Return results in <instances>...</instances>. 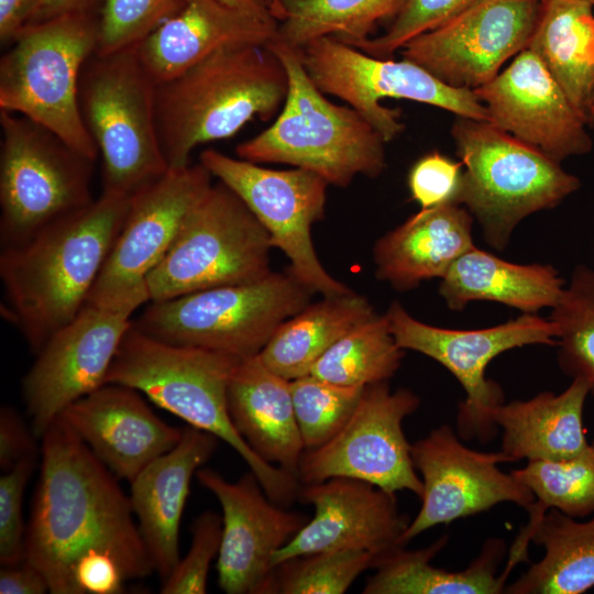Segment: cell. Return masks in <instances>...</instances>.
Returning a JSON list of instances; mask_svg holds the SVG:
<instances>
[{
  "label": "cell",
  "instance_id": "6da1fadb",
  "mask_svg": "<svg viewBox=\"0 0 594 594\" xmlns=\"http://www.w3.org/2000/svg\"><path fill=\"white\" fill-rule=\"evenodd\" d=\"M41 473L25 532V559L52 594H77L89 560L110 557L127 580L154 571L118 477L61 417L41 438Z\"/></svg>",
  "mask_w": 594,
  "mask_h": 594
},
{
  "label": "cell",
  "instance_id": "7a4b0ae2",
  "mask_svg": "<svg viewBox=\"0 0 594 594\" xmlns=\"http://www.w3.org/2000/svg\"><path fill=\"white\" fill-rule=\"evenodd\" d=\"M130 197L102 190L88 206L4 246L0 278L10 316L34 353L87 304L124 223Z\"/></svg>",
  "mask_w": 594,
  "mask_h": 594
},
{
  "label": "cell",
  "instance_id": "3957f363",
  "mask_svg": "<svg viewBox=\"0 0 594 594\" xmlns=\"http://www.w3.org/2000/svg\"><path fill=\"white\" fill-rule=\"evenodd\" d=\"M288 90L286 70L267 45L223 47L155 88V120L168 169L188 165L201 144L271 120Z\"/></svg>",
  "mask_w": 594,
  "mask_h": 594
},
{
  "label": "cell",
  "instance_id": "277c9868",
  "mask_svg": "<svg viewBox=\"0 0 594 594\" xmlns=\"http://www.w3.org/2000/svg\"><path fill=\"white\" fill-rule=\"evenodd\" d=\"M239 360L158 341L132 321L105 384L134 388L189 426L228 443L255 474L270 499L287 507L298 498V477L262 460L240 436L229 414L228 386Z\"/></svg>",
  "mask_w": 594,
  "mask_h": 594
},
{
  "label": "cell",
  "instance_id": "5b68a950",
  "mask_svg": "<svg viewBox=\"0 0 594 594\" xmlns=\"http://www.w3.org/2000/svg\"><path fill=\"white\" fill-rule=\"evenodd\" d=\"M267 46L286 70L287 96L275 121L240 143L237 156L256 164H287L337 187H348L358 175L380 176L386 167L383 136L356 110L324 96L297 48L277 38Z\"/></svg>",
  "mask_w": 594,
  "mask_h": 594
},
{
  "label": "cell",
  "instance_id": "8992f818",
  "mask_svg": "<svg viewBox=\"0 0 594 594\" xmlns=\"http://www.w3.org/2000/svg\"><path fill=\"white\" fill-rule=\"evenodd\" d=\"M451 134L464 167L459 205L496 250L507 246L522 219L554 208L581 186L561 163L487 120L457 117Z\"/></svg>",
  "mask_w": 594,
  "mask_h": 594
},
{
  "label": "cell",
  "instance_id": "52a82bcc",
  "mask_svg": "<svg viewBox=\"0 0 594 594\" xmlns=\"http://www.w3.org/2000/svg\"><path fill=\"white\" fill-rule=\"evenodd\" d=\"M98 40L99 10L73 12L25 25L0 58V110L44 125L95 161L78 90Z\"/></svg>",
  "mask_w": 594,
  "mask_h": 594
},
{
  "label": "cell",
  "instance_id": "ba28073f",
  "mask_svg": "<svg viewBox=\"0 0 594 594\" xmlns=\"http://www.w3.org/2000/svg\"><path fill=\"white\" fill-rule=\"evenodd\" d=\"M155 88L134 48L95 52L84 65L79 110L102 160V190L132 196L168 170L156 128Z\"/></svg>",
  "mask_w": 594,
  "mask_h": 594
},
{
  "label": "cell",
  "instance_id": "9c48e42d",
  "mask_svg": "<svg viewBox=\"0 0 594 594\" xmlns=\"http://www.w3.org/2000/svg\"><path fill=\"white\" fill-rule=\"evenodd\" d=\"M312 292L289 271L255 282L151 301L133 324L168 344L239 359L258 354L276 329L310 304Z\"/></svg>",
  "mask_w": 594,
  "mask_h": 594
},
{
  "label": "cell",
  "instance_id": "30bf717a",
  "mask_svg": "<svg viewBox=\"0 0 594 594\" xmlns=\"http://www.w3.org/2000/svg\"><path fill=\"white\" fill-rule=\"evenodd\" d=\"M0 238L25 242L48 224L94 201L95 160L58 134L0 110Z\"/></svg>",
  "mask_w": 594,
  "mask_h": 594
},
{
  "label": "cell",
  "instance_id": "8fae6325",
  "mask_svg": "<svg viewBox=\"0 0 594 594\" xmlns=\"http://www.w3.org/2000/svg\"><path fill=\"white\" fill-rule=\"evenodd\" d=\"M271 249L267 231L239 196L212 184L147 275L150 301L264 278L272 273Z\"/></svg>",
  "mask_w": 594,
  "mask_h": 594
},
{
  "label": "cell",
  "instance_id": "7c38bea8",
  "mask_svg": "<svg viewBox=\"0 0 594 594\" xmlns=\"http://www.w3.org/2000/svg\"><path fill=\"white\" fill-rule=\"evenodd\" d=\"M312 82L324 94L345 101L386 142L404 130L397 110L384 98L433 106L457 117L487 120L488 113L473 90L453 88L418 64L403 58L371 56L334 37H321L297 48Z\"/></svg>",
  "mask_w": 594,
  "mask_h": 594
},
{
  "label": "cell",
  "instance_id": "4fadbf2b",
  "mask_svg": "<svg viewBox=\"0 0 594 594\" xmlns=\"http://www.w3.org/2000/svg\"><path fill=\"white\" fill-rule=\"evenodd\" d=\"M199 163L246 205L301 284L322 297L352 292L323 267L311 238L312 226L324 216L329 184L323 178L301 168H267L215 148L205 150Z\"/></svg>",
  "mask_w": 594,
  "mask_h": 594
},
{
  "label": "cell",
  "instance_id": "5bb4252c",
  "mask_svg": "<svg viewBox=\"0 0 594 594\" xmlns=\"http://www.w3.org/2000/svg\"><path fill=\"white\" fill-rule=\"evenodd\" d=\"M391 331L403 350L419 352L444 366L461 384L465 399L459 406L458 427L463 438L491 437L492 413L504 403L498 384L486 378L487 365L499 354L532 344L556 345L557 329L536 314L494 327L447 329L414 318L400 302L386 311Z\"/></svg>",
  "mask_w": 594,
  "mask_h": 594
},
{
  "label": "cell",
  "instance_id": "9a60e30c",
  "mask_svg": "<svg viewBox=\"0 0 594 594\" xmlns=\"http://www.w3.org/2000/svg\"><path fill=\"white\" fill-rule=\"evenodd\" d=\"M419 406V397L408 388L393 392L388 382L365 386L341 430L324 444L302 453L299 482L352 477L393 494L409 491L420 498L422 481L403 429L404 419Z\"/></svg>",
  "mask_w": 594,
  "mask_h": 594
},
{
  "label": "cell",
  "instance_id": "2e32d148",
  "mask_svg": "<svg viewBox=\"0 0 594 594\" xmlns=\"http://www.w3.org/2000/svg\"><path fill=\"white\" fill-rule=\"evenodd\" d=\"M201 164L168 169L130 197L119 235L88 304L132 308L150 300L146 277L174 243L188 212L212 185Z\"/></svg>",
  "mask_w": 594,
  "mask_h": 594
},
{
  "label": "cell",
  "instance_id": "e0dca14e",
  "mask_svg": "<svg viewBox=\"0 0 594 594\" xmlns=\"http://www.w3.org/2000/svg\"><path fill=\"white\" fill-rule=\"evenodd\" d=\"M541 0H475L403 48L404 58L446 85L475 90L528 47Z\"/></svg>",
  "mask_w": 594,
  "mask_h": 594
},
{
  "label": "cell",
  "instance_id": "ac0fdd59",
  "mask_svg": "<svg viewBox=\"0 0 594 594\" xmlns=\"http://www.w3.org/2000/svg\"><path fill=\"white\" fill-rule=\"evenodd\" d=\"M411 458L421 474V506L402 535L406 546L424 531L514 503L530 510L531 491L497 464L510 462L502 451L481 452L464 446L452 427L441 425L411 444Z\"/></svg>",
  "mask_w": 594,
  "mask_h": 594
},
{
  "label": "cell",
  "instance_id": "d6986e66",
  "mask_svg": "<svg viewBox=\"0 0 594 594\" xmlns=\"http://www.w3.org/2000/svg\"><path fill=\"white\" fill-rule=\"evenodd\" d=\"M134 311L87 302L38 350L22 382L31 429L37 438L68 405L105 384Z\"/></svg>",
  "mask_w": 594,
  "mask_h": 594
},
{
  "label": "cell",
  "instance_id": "ffe728a7",
  "mask_svg": "<svg viewBox=\"0 0 594 594\" xmlns=\"http://www.w3.org/2000/svg\"><path fill=\"white\" fill-rule=\"evenodd\" d=\"M196 476L222 509L217 560L220 588L227 594H265L274 554L305 526L308 516L270 499L252 471L237 482L207 468Z\"/></svg>",
  "mask_w": 594,
  "mask_h": 594
},
{
  "label": "cell",
  "instance_id": "44dd1931",
  "mask_svg": "<svg viewBox=\"0 0 594 594\" xmlns=\"http://www.w3.org/2000/svg\"><path fill=\"white\" fill-rule=\"evenodd\" d=\"M474 92L491 123L559 163L593 147L587 123L528 47Z\"/></svg>",
  "mask_w": 594,
  "mask_h": 594
},
{
  "label": "cell",
  "instance_id": "7402d4cb",
  "mask_svg": "<svg viewBox=\"0 0 594 594\" xmlns=\"http://www.w3.org/2000/svg\"><path fill=\"white\" fill-rule=\"evenodd\" d=\"M298 499L315 515L273 558L287 559L327 550L356 549L377 559L402 546L410 520L400 514L395 494L352 477H331L300 486Z\"/></svg>",
  "mask_w": 594,
  "mask_h": 594
},
{
  "label": "cell",
  "instance_id": "603a6c76",
  "mask_svg": "<svg viewBox=\"0 0 594 594\" xmlns=\"http://www.w3.org/2000/svg\"><path fill=\"white\" fill-rule=\"evenodd\" d=\"M58 417L118 479L130 483L183 435L156 416L139 391L114 383L72 403Z\"/></svg>",
  "mask_w": 594,
  "mask_h": 594
},
{
  "label": "cell",
  "instance_id": "cb8c5ba5",
  "mask_svg": "<svg viewBox=\"0 0 594 594\" xmlns=\"http://www.w3.org/2000/svg\"><path fill=\"white\" fill-rule=\"evenodd\" d=\"M277 21H266L221 0H184L180 9L135 47L157 85L212 53L233 45H267L277 37Z\"/></svg>",
  "mask_w": 594,
  "mask_h": 594
},
{
  "label": "cell",
  "instance_id": "d4e9b609",
  "mask_svg": "<svg viewBox=\"0 0 594 594\" xmlns=\"http://www.w3.org/2000/svg\"><path fill=\"white\" fill-rule=\"evenodd\" d=\"M219 439L195 427L130 484V502L154 571L165 580L180 559L179 527L193 475L212 457Z\"/></svg>",
  "mask_w": 594,
  "mask_h": 594
},
{
  "label": "cell",
  "instance_id": "484cf974",
  "mask_svg": "<svg viewBox=\"0 0 594 594\" xmlns=\"http://www.w3.org/2000/svg\"><path fill=\"white\" fill-rule=\"evenodd\" d=\"M228 408L235 429L262 460L298 477L305 447L288 380L258 354L240 359L228 386Z\"/></svg>",
  "mask_w": 594,
  "mask_h": 594
},
{
  "label": "cell",
  "instance_id": "4316f807",
  "mask_svg": "<svg viewBox=\"0 0 594 594\" xmlns=\"http://www.w3.org/2000/svg\"><path fill=\"white\" fill-rule=\"evenodd\" d=\"M472 223V215L461 205L420 209L375 243L376 277L399 292L441 279L474 246Z\"/></svg>",
  "mask_w": 594,
  "mask_h": 594
},
{
  "label": "cell",
  "instance_id": "83f0119b",
  "mask_svg": "<svg viewBox=\"0 0 594 594\" xmlns=\"http://www.w3.org/2000/svg\"><path fill=\"white\" fill-rule=\"evenodd\" d=\"M590 384L573 377L560 394L542 392L528 400L501 404L492 421L503 430L502 452L510 462L526 459L566 460L582 454L590 443L583 426Z\"/></svg>",
  "mask_w": 594,
  "mask_h": 594
},
{
  "label": "cell",
  "instance_id": "f1b7e54d",
  "mask_svg": "<svg viewBox=\"0 0 594 594\" xmlns=\"http://www.w3.org/2000/svg\"><path fill=\"white\" fill-rule=\"evenodd\" d=\"M565 284L549 264L512 263L474 245L441 278L439 294L451 310H462L471 301L487 300L536 314L553 308Z\"/></svg>",
  "mask_w": 594,
  "mask_h": 594
},
{
  "label": "cell",
  "instance_id": "f546056e",
  "mask_svg": "<svg viewBox=\"0 0 594 594\" xmlns=\"http://www.w3.org/2000/svg\"><path fill=\"white\" fill-rule=\"evenodd\" d=\"M544 554L508 586V594H582L594 586V516L579 521L550 508L517 536L509 558L527 560L528 543Z\"/></svg>",
  "mask_w": 594,
  "mask_h": 594
},
{
  "label": "cell",
  "instance_id": "4dcf8cb0",
  "mask_svg": "<svg viewBox=\"0 0 594 594\" xmlns=\"http://www.w3.org/2000/svg\"><path fill=\"white\" fill-rule=\"evenodd\" d=\"M448 542L442 536L426 548L407 550L398 546L380 557L363 594H498L504 593L508 578L497 575L505 553V542L490 538L481 553L461 571L436 568L430 562Z\"/></svg>",
  "mask_w": 594,
  "mask_h": 594
},
{
  "label": "cell",
  "instance_id": "1f68e13d",
  "mask_svg": "<svg viewBox=\"0 0 594 594\" xmlns=\"http://www.w3.org/2000/svg\"><path fill=\"white\" fill-rule=\"evenodd\" d=\"M588 0H544L529 42L587 123L594 101V14Z\"/></svg>",
  "mask_w": 594,
  "mask_h": 594
},
{
  "label": "cell",
  "instance_id": "d6a6232c",
  "mask_svg": "<svg viewBox=\"0 0 594 594\" xmlns=\"http://www.w3.org/2000/svg\"><path fill=\"white\" fill-rule=\"evenodd\" d=\"M375 315L367 298L353 292L323 296L284 321L258 355L288 381L308 375L340 338Z\"/></svg>",
  "mask_w": 594,
  "mask_h": 594
},
{
  "label": "cell",
  "instance_id": "836d02e7",
  "mask_svg": "<svg viewBox=\"0 0 594 594\" xmlns=\"http://www.w3.org/2000/svg\"><path fill=\"white\" fill-rule=\"evenodd\" d=\"M285 18L277 40L294 48L334 37L354 44L371 37L378 23L393 20L405 0H282Z\"/></svg>",
  "mask_w": 594,
  "mask_h": 594
},
{
  "label": "cell",
  "instance_id": "e575fe53",
  "mask_svg": "<svg viewBox=\"0 0 594 594\" xmlns=\"http://www.w3.org/2000/svg\"><path fill=\"white\" fill-rule=\"evenodd\" d=\"M404 354L386 315H375L340 338L309 374L338 385L365 387L388 382Z\"/></svg>",
  "mask_w": 594,
  "mask_h": 594
},
{
  "label": "cell",
  "instance_id": "d590c367",
  "mask_svg": "<svg viewBox=\"0 0 594 594\" xmlns=\"http://www.w3.org/2000/svg\"><path fill=\"white\" fill-rule=\"evenodd\" d=\"M512 474L535 496L527 526L548 509L582 518L594 514V440L585 452L566 460H532Z\"/></svg>",
  "mask_w": 594,
  "mask_h": 594
},
{
  "label": "cell",
  "instance_id": "8d00e7d4",
  "mask_svg": "<svg viewBox=\"0 0 594 594\" xmlns=\"http://www.w3.org/2000/svg\"><path fill=\"white\" fill-rule=\"evenodd\" d=\"M549 319L557 329L561 370L590 384L594 400V268L578 265Z\"/></svg>",
  "mask_w": 594,
  "mask_h": 594
},
{
  "label": "cell",
  "instance_id": "74e56055",
  "mask_svg": "<svg viewBox=\"0 0 594 594\" xmlns=\"http://www.w3.org/2000/svg\"><path fill=\"white\" fill-rule=\"evenodd\" d=\"M376 560L356 549L297 556L274 566L265 594H343Z\"/></svg>",
  "mask_w": 594,
  "mask_h": 594
},
{
  "label": "cell",
  "instance_id": "f35d334b",
  "mask_svg": "<svg viewBox=\"0 0 594 594\" xmlns=\"http://www.w3.org/2000/svg\"><path fill=\"white\" fill-rule=\"evenodd\" d=\"M294 410L305 451L332 439L354 413L362 386H343L311 374L289 381Z\"/></svg>",
  "mask_w": 594,
  "mask_h": 594
},
{
  "label": "cell",
  "instance_id": "ab89813d",
  "mask_svg": "<svg viewBox=\"0 0 594 594\" xmlns=\"http://www.w3.org/2000/svg\"><path fill=\"white\" fill-rule=\"evenodd\" d=\"M184 0H102L97 53L135 47L175 14Z\"/></svg>",
  "mask_w": 594,
  "mask_h": 594
},
{
  "label": "cell",
  "instance_id": "60d3db41",
  "mask_svg": "<svg viewBox=\"0 0 594 594\" xmlns=\"http://www.w3.org/2000/svg\"><path fill=\"white\" fill-rule=\"evenodd\" d=\"M473 1L405 0L385 33L352 46L374 57L391 58L409 41L447 22Z\"/></svg>",
  "mask_w": 594,
  "mask_h": 594
},
{
  "label": "cell",
  "instance_id": "b9f144b4",
  "mask_svg": "<svg viewBox=\"0 0 594 594\" xmlns=\"http://www.w3.org/2000/svg\"><path fill=\"white\" fill-rule=\"evenodd\" d=\"M222 517L211 510L201 513L191 525V543L170 574L163 580V594H204L207 592L211 562L219 554Z\"/></svg>",
  "mask_w": 594,
  "mask_h": 594
},
{
  "label": "cell",
  "instance_id": "7bdbcfd3",
  "mask_svg": "<svg viewBox=\"0 0 594 594\" xmlns=\"http://www.w3.org/2000/svg\"><path fill=\"white\" fill-rule=\"evenodd\" d=\"M37 455L26 457L0 477V562L16 564L25 559L23 496Z\"/></svg>",
  "mask_w": 594,
  "mask_h": 594
},
{
  "label": "cell",
  "instance_id": "ee69618b",
  "mask_svg": "<svg viewBox=\"0 0 594 594\" xmlns=\"http://www.w3.org/2000/svg\"><path fill=\"white\" fill-rule=\"evenodd\" d=\"M462 167L461 162H455L438 151L422 155L408 173L407 184L411 199L420 209L459 205Z\"/></svg>",
  "mask_w": 594,
  "mask_h": 594
},
{
  "label": "cell",
  "instance_id": "f6af8a7d",
  "mask_svg": "<svg viewBox=\"0 0 594 594\" xmlns=\"http://www.w3.org/2000/svg\"><path fill=\"white\" fill-rule=\"evenodd\" d=\"M32 429H29L20 414L10 406L0 410V466L10 470L20 460L37 455Z\"/></svg>",
  "mask_w": 594,
  "mask_h": 594
},
{
  "label": "cell",
  "instance_id": "bcb514c9",
  "mask_svg": "<svg viewBox=\"0 0 594 594\" xmlns=\"http://www.w3.org/2000/svg\"><path fill=\"white\" fill-rule=\"evenodd\" d=\"M46 592H50L47 579L26 559L16 564L3 565L0 571L1 594H44Z\"/></svg>",
  "mask_w": 594,
  "mask_h": 594
},
{
  "label": "cell",
  "instance_id": "7dc6e473",
  "mask_svg": "<svg viewBox=\"0 0 594 594\" xmlns=\"http://www.w3.org/2000/svg\"><path fill=\"white\" fill-rule=\"evenodd\" d=\"M102 0H35L29 24H36L73 12L97 11Z\"/></svg>",
  "mask_w": 594,
  "mask_h": 594
},
{
  "label": "cell",
  "instance_id": "c3c4849f",
  "mask_svg": "<svg viewBox=\"0 0 594 594\" xmlns=\"http://www.w3.org/2000/svg\"><path fill=\"white\" fill-rule=\"evenodd\" d=\"M35 0H0V41L11 43L25 26Z\"/></svg>",
  "mask_w": 594,
  "mask_h": 594
},
{
  "label": "cell",
  "instance_id": "681fc988",
  "mask_svg": "<svg viewBox=\"0 0 594 594\" xmlns=\"http://www.w3.org/2000/svg\"><path fill=\"white\" fill-rule=\"evenodd\" d=\"M226 4L266 21H276L264 0H221Z\"/></svg>",
  "mask_w": 594,
  "mask_h": 594
},
{
  "label": "cell",
  "instance_id": "f907efd6",
  "mask_svg": "<svg viewBox=\"0 0 594 594\" xmlns=\"http://www.w3.org/2000/svg\"><path fill=\"white\" fill-rule=\"evenodd\" d=\"M273 18L280 22L285 18V9L282 0H264Z\"/></svg>",
  "mask_w": 594,
  "mask_h": 594
},
{
  "label": "cell",
  "instance_id": "816d5d0a",
  "mask_svg": "<svg viewBox=\"0 0 594 594\" xmlns=\"http://www.w3.org/2000/svg\"><path fill=\"white\" fill-rule=\"evenodd\" d=\"M587 127L594 129V101L587 119Z\"/></svg>",
  "mask_w": 594,
  "mask_h": 594
},
{
  "label": "cell",
  "instance_id": "f5cc1de1",
  "mask_svg": "<svg viewBox=\"0 0 594 594\" xmlns=\"http://www.w3.org/2000/svg\"><path fill=\"white\" fill-rule=\"evenodd\" d=\"M594 6V0H588Z\"/></svg>",
  "mask_w": 594,
  "mask_h": 594
},
{
  "label": "cell",
  "instance_id": "db71d44e",
  "mask_svg": "<svg viewBox=\"0 0 594 594\" xmlns=\"http://www.w3.org/2000/svg\"><path fill=\"white\" fill-rule=\"evenodd\" d=\"M541 1H544V0H541Z\"/></svg>",
  "mask_w": 594,
  "mask_h": 594
}]
</instances>
